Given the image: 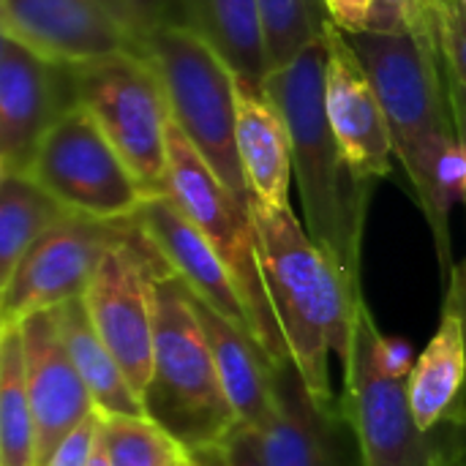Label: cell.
I'll return each instance as SVG.
<instances>
[{"label": "cell", "mask_w": 466, "mask_h": 466, "mask_svg": "<svg viewBox=\"0 0 466 466\" xmlns=\"http://www.w3.org/2000/svg\"><path fill=\"white\" fill-rule=\"evenodd\" d=\"M350 41L380 93L396 158L429 221L448 284L456 268L451 213L466 199V145L456 126L440 27L407 35L355 33Z\"/></svg>", "instance_id": "obj_1"}, {"label": "cell", "mask_w": 466, "mask_h": 466, "mask_svg": "<svg viewBox=\"0 0 466 466\" xmlns=\"http://www.w3.org/2000/svg\"><path fill=\"white\" fill-rule=\"evenodd\" d=\"M251 213L268 295L289 360L317 407L336 410L341 401L330 385L328 355H336L341 369H347L358 314L366 300L344 270L311 240L292 208L251 205Z\"/></svg>", "instance_id": "obj_2"}, {"label": "cell", "mask_w": 466, "mask_h": 466, "mask_svg": "<svg viewBox=\"0 0 466 466\" xmlns=\"http://www.w3.org/2000/svg\"><path fill=\"white\" fill-rule=\"evenodd\" d=\"M328 41H311L289 66L265 76V90L281 109L311 240L360 289L363 229L371 202V180H363L347 161L325 106Z\"/></svg>", "instance_id": "obj_3"}, {"label": "cell", "mask_w": 466, "mask_h": 466, "mask_svg": "<svg viewBox=\"0 0 466 466\" xmlns=\"http://www.w3.org/2000/svg\"><path fill=\"white\" fill-rule=\"evenodd\" d=\"M147 418L188 451L221 442L240 426L188 284L169 268L156 281L153 377L145 390Z\"/></svg>", "instance_id": "obj_4"}, {"label": "cell", "mask_w": 466, "mask_h": 466, "mask_svg": "<svg viewBox=\"0 0 466 466\" xmlns=\"http://www.w3.org/2000/svg\"><path fill=\"white\" fill-rule=\"evenodd\" d=\"M382 336L363 303L341 401L363 466H466V418L456 412L440 429L423 431L410 407V374L388 366Z\"/></svg>", "instance_id": "obj_5"}, {"label": "cell", "mask_w": 466, "mask_h": 466, "mask_svg": "<svg viewBox=\"0 0 466 466\" xmlns=\"http://www.w3.org/2000/svg\"><path fill=\"white\" fill-rule=\"evenodd\" d=\"M139 52L156 66L164 82L172 123L210 169L251 205L238 153V74L216 46L186 22L145 33Z\"/></svg>", "instance_id": "obj_6"}, {"label": "cell", "mask_w": 466, "mask_h": 466, "mask_svg": "<svg viewBox=\"0 0 466 466\" xmlns=\"http://www.w3.org/2000/svg\"><path fill=\"white\" fill-rule=\"evenodd\" d=\"M164 197H169L186 213V218L210 240L216 254L229 268L240 289V298L248 309L257 344L265 350L273 366L287 363L289 352L268 295L251 205L243 202L210 169V164L199 156V150L183 137V131L175 123H169L167 134Z\"/></svg>", "instance_id": "obj_7"}, {"label": "cell", "mask_w": 466, "mask_h": 466, "mask_svg": "<svg viewBox=\"0 0 466 466\" xmlns=\"http://www.w3.org/2000/svg\"><path fill=\"white\" fill-rule=\"evenodd\" d=\"M76 104L101 126L147 197H164L172 123L164 82L142 52L71 66Z\"/></svg>", "instance_id": "obj_8"}, {"label": "cell", "mask_w": 466, "mask_h": 466, "mask_svg": "<svg viewBox=\"0 0 466 466\" xmlns=\"http://www.w3.org/2000/svg\"><path fill=\"white\" fill-rule=\"evenodd\" d=\"M27 175L66 210L87 218H131L150 199L82 104L52 126Z\"/></svg>", "instance_id": "obj_9"}, {"label": "cell", "mask_w": 466, "mask_h": 466, "mask_svg": "<svg viewBox=\"0 0 466 466\" xmlns=\"http://www.w3.org/2000/svg\"><path fill=\"white\" fill-rule=\"evenodd\" d=\"M167 270L169 262L137 221L134 232L104 257L82 295L98 336L126 371L139 399H145L153 377L156 281Z\"/></svg>", "instance_id": "obj_10"}, {"label": "cell", "mask_w": 466, "mask_h": 466, "mask_svg": "<svg viewBox=\"0 0 466 466\" xmlns=\"http://www.w3.org/2000/svg\"><path fill=\"white\" fill-rule=\"evenodd\" d=\"M137 221H101L71 213L55 224L0 284L3 325H16L35 311L57 309L66 300L82 298L104 257L120 246Z\"/></svg>", "instance_id": "obj_11"}, {"label": "cell", "mask_w": 466, "mask_h": 466, "mask_svg": "<svg viewBox=\"0 0 466 466\" xmlns=\"http://www.w3.org/2000/svg\"><path fill=\"white\" fill-rule=\"evenodd\" d=\"M71 106V66H57L0 33V175H27L41 142Z\"/></svg>", "instance_id": "obj_12"}, {"label": "cell", "mask_w": 466, "mask_h": 466, "mask_svg": "<svg viewBox=\"0 0 466 466\" xmlns=\"http://www.w3.org/2000/svg\"><path fill=\"white\" fill-rule=\"evenodd\" d=\"M0 33L57 66L139 52L137 33L104 0H0Z\"/></svg>", "instance_id": "obj_13"}, {"label": "cell", "mask_w": 466, "mask_h": 466, "mask_svg": "<svg viewBox=\"0 0 466 466\" xmlns=\"http://www.w3.org/2000/svg\"><path fill=\"white\" fill-rule=\"evenodd\" d=\"M325 106L333 134L352 169L377 183L390 175L396 158L385 106L350 35L333 19L325 25Z\"/></svg>", "instance_id": "obj_14"}, {"label": "cell", "mask_w": 466, "mask_h": 466, "mask_svg": "<svg viewBox=\"0 0 466 466\" xmlns=\"http://www.w3.org/2000/svg\"><path fill=\"white\" fill-rule=\"evenodd\" d=\"M276 412L254 431L268 466H363L344 407L322 410L292 360L276 366Z\"/></svg>", "instance_id": "obj_15"}, {"label": "cell", "mask_w": 466, "mask_h": 466, "mask_svg": "<svg viewBox=\"0 0 466 466\" xmlns=\"http://www.w3.org/2000/svg\"><path fill=\"white\" fill-rule=\"evenodd\" d=\"M19 328L25 344L27 390L38 434V466H44L55 448L87 415L96 412V404L68 355L55 311H35L25 317Z\"/></svg>", "instance_id": "obj_16"}, {"label": "cell", "mask_w": 466, "mask_h": 466, "mask_svg": "<svg viewBox=\"0 0 466 466\" xmlns=\"http://www.w3.org/2000/svg\"><path fill=\"white\" fill-rule=\"evenodd\" d=\"M134 218L156 243L169 268L188 284V289L216 314L254 339L248 309L229 268L216 254L210 240L186 218V213L169 197H150Z\"/></svg>", "instance_id": "obj_17"}, {"label": "cell", "mask_w": 466, "mask_h": 466, "mask_svg": "<svg viewBox=\"0 0 466 466\" xmlns=\"http://www.w3.org/2000/svg\"><path fill=\"white\" fill-rule=\"evenodd\" d=\"M238 153L251 205L292 208L289 183L295 161L289 126L265 85L243 76H238Z\"/></svg>", "instance_id": "obj_18"}, {"label": "cell", "mask_w": 466, "mask_h": 466, "mask_svg": "<svg viewBox=\"0 0 466 466\" xmlns=\"http://www.w3.org/2000/svg\"><path fill=\"white\" fill-rule=\"evenodd\" d=\"M197 298V295H194ZM197 311L205 325L216 369L224 385V393L240 420V426L259 431L276 412V382L273 360L265 350L240 328L216 314L208 303L197 298Z\"/></svg>", "instance_id": "obj_19"}, {"label": "cell", "mask_w": 466, "mask_h": 466, "mask_svg": "<svg viewBox=\"0 0 466 466\" xmlns=\"http://www.w3.org/2000/svg\"><path fill=\"white\" fill-rule=\"evenodd\" d=\"M466 388V339L456 311L442 306V319L426 350L418 355L407 393L415 420L423 431H434L456 418Z\"/></svg>", "instance_id": "obj_20"}, {"label": "cell", "mask_w": 466, "mask_h": 466, "mask_svg": "<svg viewBox=\"0 0 466 466\" xmlns=\"http://www.w3.org/2000/svg\"><path fill=\"white\" fill-rule=\"evenodd\" d=\"M55 311L60 336L68 347V355L90 390V399L101 415H147L139 393L128 382L126 371L98 336L85 298H74L60 303Z\"/></svg>", "instance_id": "obj_21"}, {"label": "cell", "mask_w": 466, "mask_h": 466, "mask_svg": "<svg viewBox=\"0 0 466 466\" xmlns=\"http://www.w3.org/2000/svg\"><path fill=\"white\" fill-rule=\"evenodd\" d=\"M183 19L216 46L238 76L265 82L270 66L257 0H183Z\"/></svg>", "instance_id": "obj_22"}, {"label": "cell", "mask_w": 466, "mask_h": 466, "mask_svg": "<svg viewBox=\"0 0 466 466\" xmlns=\"http://www.w3.org/2000/svg\"><path fill=\"white\" fill-rule=\"evenodd\" d=\"M0 466H38V434L19 322L0 328Z\"/></svg>", "instance_id": "obj_23"}, {"label": "cell", "mask_w": 466, "mask_h": 466, "mask_svg": "<svg viewBox=\"0 0 466 466\" xmlns=\"http://www.w3.org/2000/svg\"><path fill=\"white\" fill-rule=\"evenodd\" d=\"M68 216L71 210L30 175H0V284L35 243Z\"/></svg>", "instance_id": "obj_24"}, {"label": "cell", "mask_w": 466, "mask_h": 466, "mask_svg": "<svg viewBox=\"0 0 466 466\" xmlns=\"http://www.w3.org/2000/svg\"><path fill=\"white\" fill-rule=\"evenodd\" d=\"M270 71L289 66L311 41L325 35L330 11L322 0H257Z\"/></svg>", "instance_id": "obj_25"}, {"label": "cell", "mask_w": 466, "mask_h": 466, "mask_svg": "<svg viewBox=\"0 0 466 466\" xmlns=\"http://www.w3.org/2000/svg\"><path fill=\"white\" fill-rule=\"evenodd\" d=\"M112 466H183L188 448L147 415H104Z\"/></svg>", "instance_id": "obj_26"}, {"label": "cell", "mask_w": 466, "mask_h": 466, "mask_svg": "<svg viewBox=\"0 0 466 466\" xmlns=\"http://www.w3.org/2000/svg\"><path fill=\"white\" fill-rule=\"evenodd\" d=\"M437 27V8L431 0H371L366 33L407 35Z\"/></svg>", "instance_id": "obj_27"}, {"label": "cell", "mask_w": 466, "mask_h": 466, "mask_svg": "<svg viewBox=\"0 0 466 466\" xmlns=\"http://www.w3.org/2000/svg\"><path fill=\"white\" fill-rule=\"evenodd\" d=\"M188 464L191 466H268L259 440L251 429L238 426L232 429L221 442L205 445V448H191L188 451Z\"/></svg>", "instance_id": "obj_28"}, {"label": "cell", "mask_w": 466, "mask_h": 466, "mask_svg": "<svg viewBox=\"0 0 466 466\" xmlns=\"http://www.w3.org/2000/svg\"><path fill=\"white\" fill-rule=\"evenodd\" d=\"M440 46L448 68V79L466 87V5L459 0H448L437 8Z\"/></svg>", "instance_id": "obj_29"}, {"label": "cell", "mask_w": 466, "mask_h": 466, "mask_svg": "<svg viewBox=\"0 0 466 466\" xmlns=\"http://www.w3.org/2000/svg\"><path fill=\"white\" fill-rule=\"evenodd\" d=\"M134 33L142 38L145 33L172 25V22H186L183 19V0H104Z\"/></svg>", "instance_id": "obj_30"}, {"label": "cell", "mask_w": 466, "mask_h": 466, "mask_svg": "<svg viewBox=\"0 0 466 466\" xmlns=\"http://www.w3.org/2000/svg\"><path fill=\"white\" fill-rule=\"evenodd\" d=\"M101 426H104V415L96 410L55 448V453L44 466H90L96 445L101 440Z\"/></svg>", "instance_id": "obj_31"}, {"label": "cell", "mask_w": 466, "mask_h": 466, "mask_svg": "<svg viewBox=\"0 0 466 466\" xmlns=\"http://www.w3.org/2000/svg\"><path fill=\"white\" fill-rule=\"evenodd\" d=\"M330 19L347 33H366L369 27V14H371V0H328Z\"/></svg>", "instance_id": "obj_32"}, {"label": "cell", "mask_w": 466, "mask_h": 466, "mask_svg": "<svg viewBox=\"0 0 466 466\" xmlns=\"http://www.w3.org/2000/svg\"><path fill=\"white\" fill-rule=\"evenodd\" d=\"M442 306L459 314V319H461V325H464L466 339V259L456 262V268H453V273H451V279H448V284H445V303H442ZM459 412L466 418V388L464 396H461V404H459Z\"/></svg>", "instance_id": "obj_33"}, {"label": "cell", "mask_w": 466, "mask_h": 466, "mask_svg": "<svg viewBox=\"0 0 466 466\" xmlns=\"http://www.w3.org/2000/svg\"><path fill=\"white\" fill-rule=\"evenodd\" d=\"M451 101H453V112H456V126H459V134L466 145V87L451 82ZM466 208V199H464Z\"/></svg>", "instance_id": "obj_34"}, {"label": "cell", "mask_w": 466, "mask_h": 466, "mask_svg": "<svg viewBox=\"0 0 466 466\" xmlns=\"http://www.w3.org/2000/svg\"><path fill=\"white\" fill-rule=\"evenodd\" d=\"M90 466H112V461H109V451H106V442H104V426H101V440H98V445H96V453H93V459H90Z\"/></svg>", "instance_id": "obj_35"}, {"label": "cell", "mask_w": 466, "mask_h": 466, "mask_svg": "<svg viewBox=\"0 0 466 466\" xmlns=\"http://www.w3.org/2000/svg\"><path fill=\"white\" fill-rule=\"evenodd\" d=\"M431 3H434V8H440V5H445L448 0H431Z\"/></svg>", "instance_id": "obj_36"}, {"label": "cell", "mask_w": 466, "mask_h": 466, "mask_svg": "<svg viewBox=\"0 0 466 466\" xmlns=\"http://www.w3.org/2000/svg\"><path fill=\"white\" fill-rule=\"evenodd\" d=\"M322 3H325V5H328V0H322Z\"/></svg>", "instance_id": "obj_37"}, {"label": "cell", "mask_w": 466, "mask_h": 466, "mask_svg": "<svg viewBox=\"0 0 466 466\" xmlns=\"http://www.w3.org/2000/svg\"><path fill=\"white\" fill-rule=\"evenodd\" d=\"M183 466H191V464H188V461H186V464H183Z\"/></svg>", "instance_id": "obj_38"}]
</instances>
